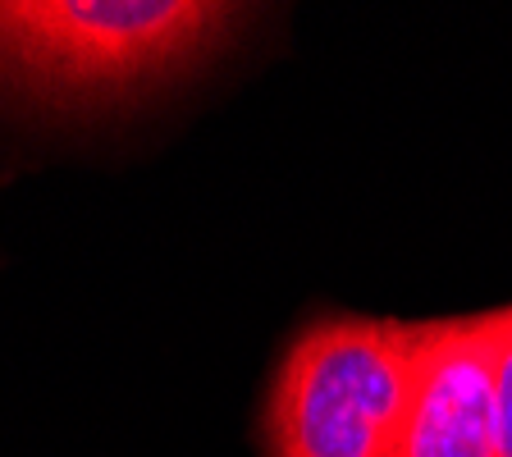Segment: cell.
Wrapping results in <instances>:
<instances>
[{"instance_id":"6da1fadb","label":"cell","mask_w":512,"mask_h":457,"mask_svg":"<svg viewBox=\"0 0 512 457\" xmlns=\"http://www.w3.org/2000/svg\"><path fill=\"white\" fill-rule=\"evenodd\" d=\"M426 352V325L330 316L279 366L270 394L275 457H398Z\"/></svg>"},{"instance_id":"7a4b0ae2","label":"cell","mask_w":512,"mask_h":457,"mask_svg":"<svg viewBox=\"0 0 512 457\" xmlns=\"http://www.w3.org/2000/svg\"><path fill=\"white\" fill-rule=\"evenodd\" d=\"M238 14L206 0H0V74L46 92H124L206 55Z\"/></svg>"},{"instance_id":"3957f363","label":"cell","mask_w":512,"mask_h":457,"mask_svg":"<svg viewBox=\"0 0 512 457\" xmlns=\"http://www.w3.org/2000/svg\"><path fill=\"white\" fill-rule=\"evenodd\" d=\"M503 307L426 320V352L398 457H499L494 435V362Z\"/></svg>"},{"instance_id":"277c9868","label":"cell","mask_w":512,"mask_h":457,"mask_svg":"<svg viewBox=\"0 0 512 457\" xmlns=\"http://www.w3.org/2000/svg\"><path fill=\"white\" fill-rule=\"evenodd\" d=\"M494 435L499 457H512V307H503V339L494 362Z\"/></svg>"}]
</instances>
